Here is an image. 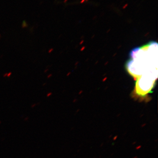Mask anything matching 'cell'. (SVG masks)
I'll use <instances>...</instances> for the list:
<instances>
[{
    "mask_svg": "<svg viewBox=\"0 0 158 158\" xmlns=\"http://www.w3.org/2000/svg\"><path fill=\"white\" fill-rule=\"evenodd\" d=\"M127 70L136 79L134 94L145 99L152 91L158 78V44L151 41L131 50Z\"/></svg>",
    "mask_w": 158,
    "mask_h": 158,
    "instance_id": "6da1fadb",
    "label": "cell"
},
{
    "mask_svg": "<svg viewBox=\"0 0 158 158\" xmlns=\"http://www.w3.org/2000/svg\"><path fill=\"white\" fill-rule=\"evenodd\" d=\"M86 1H88V0H86Z\"/></svg>",
    "mask_w": 158,
    "mask_h": 158,
    "instance_id": "277c9868",
    "label": "cell"
},
{
    "mask_svg": "<svg viewBox=\"0 0 158 158\" xmlns=\"http://www.w3.org/2000/svg\"><path fill=\"white\" fill-rule=\"evenodd\" d=\"M85 0H82L81 1H80V3L82 4L83 3V2H84V1H85Z\"/></svg>",
    "mask_w": 158,
    "mask_h": 158,
    "instance_id": "7a4b0ae2",
    "label": "cell"
},
{
    "mask_svg": "<svg viewBox=\"0 0 158 158\" xmlns=\"http://www.w3.org/2000/svg\"><path fill=\"white\" fill-rule=\"evenodd\" d=\"M127 5H128V4H126L124 6V7H123V9H125V8H126L127 7Z\"/></svg>",
    "mask_w": 158,
    "mask_h": 158,
    "instance_id": "3957f363",
    "label": "cell"
}]
</instances>
